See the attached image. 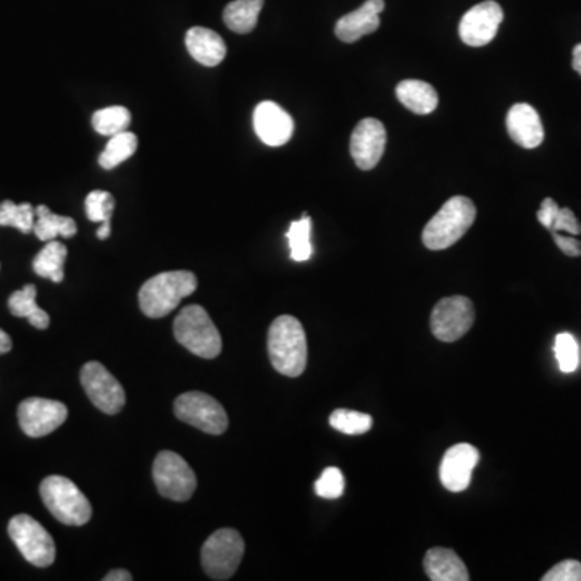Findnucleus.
Segmentation results:
<instances>
[{"label": "nucleus", "mask_w": 581, "mask_h": 581, "mask_svg": "<svg viewBox=\"0 0 581 581\" xmlns=\"http://www.w3.org/2000/svg\"><path fill=\"white\" fill-rule=\"evenodd\" d=\"M268 356L276 372L285 377H301L307 367V338L302 323L291 315H281L268 330Z\"/></svg>", "instance_id": "obj_1"}, {"label": "nucleus", "mask_w": 581, "mask_h": 581, "mask_svg": "<svg viewBox=\"0 0 581 581\" xmlns=\"http://www.w3.org/2000/svg\"><path fill=\"white\" fill-rule=\"evenodd\" d=\"M197 278L194 273L164 272L152 276L139 289V307L149 318H164L172 314L184 297L196 291Z\"/></svg>", "instance_id": "obj_2"}, {"label": "nucleus", "mask_w": 581, "mask_h": 581, "mask_svg": "<svg viewBox=\"0 0 581 581\" xmlns=\"http://www.w3.org/2000/svg\"><path fill=\"white\" fill-rule=\"evenodd\" d=\"M475 218L477 209L469 197H451L425 226L423 244L430 251H444L454 246L470 230Z\"/></svg>", "instance_id": "obj_3"}, {"label": "nucleus", "mask_w": 581, "mask_h": 581, "mask_svg": "<svg viewBox=\"0 0 581 581\" xmlns=\"http://www.w3.org/2000/svg\"><path fill=\"white\" fill-rule=\"evenodd\" d=\"M173 333L176 341L194 356L215 359L222 352L220 331L201 306L184 307L175 318Z\"/></svg>", "instance_id": "obj_4"}, {"label": "nucleus", "mask_w": 581, "mask_h": 581, "mask_svg": "<svg viewBox=\"0 0 581 581\" xmlns=\"http://www.w3.org/2000/svg\"><path fill=\"white\" fill-rule=\"evenodd\" d=\"M39 493L44 506L63 525L83 527L84 523L91 520L92 507L89 499L72 480L52 475L42 481Z\"/></svg>", "instance_id": "obj_5"}, {"label": "nucleus", "mask_w": 581, "mask_h": 581, "mask_svg": "<svg viewBox=\"0 0 581 581\" xmlns=\"http://www.w3.org/2000/svg\"><path fill=\"white\" fill-rule=\"evenodd\" d=\"M243 556V536L233 528H222L215 531L202 546V567L212 580H230Z\"/></svg>", "instance_id": "obj_6"}, {"label": "nucleus", "mask_w": 581, "mask_h": 581, "mask_svg": "<svg viewBox=\"0 0 581 581\" xmlns=\"http://www.w3.org/2000/svg\"><path fill=\"white\" fill-rule=\"evenodd\" d=\"M152 477L159 493L176 502L193 498L197 488L196 473L183 457L172 451L159 452L155 457Z\"/></svg>", "instance_id": "obj_7"}, {"label": "nucleus", "mask_w": 581, "mask_h": 581, "mask_svg": "<svg viewBox=\"0 0 581 581\" xmlns=\"http://www.w3.org/2000/svg\"><path fill=\"white\" fill-rule=\"evenodd\" d=\"M9 535L21 556L36 567H49L55 561V543L38 520L26 514L15 515L9 523Z\"/></svg>", "instance_id": "obj_8"}, {"label": "nucleus", "mask_w": 581, "mask_h": 581, "mask_svg": "<svg viewBox=\"0 0 581 581\" xmlns=\"http://www.w3.org/2000/svg\"><path fill=\"white\" fill-rule=\"evenodd\" d=\"M175 415L209 435H222L228 428V415L217 399L199 391L181 394L175 401Z\"/></svg>", "instance_id": "obj_9"}, {"label": "nucleus", "mask_w": 581, "mask_h": 581, "mask_svg": "<svg viewBox=\"0 0 581 581\" xmlns=\"http://www.w3.org/2000/svg\"><path fill=\"white\" fill-rule=\"evenodd\" d=\"M475 322V309L469 297H444L431 312L430 327L436 339L454 343L469 333Z\"/></svg>", "instance_id": "obj_10"}, {"label": "nucleus", "mask_w": 581, "mask_h": 581, "mask_svg": "<svg viewBox=\"0 0 581 581\" xmlns=\"http://www.w3.org/2000/svg\"><path fill=\"white\" fill-rule=\"evenodd\" d=\"M81 385L92 404L104 414L115 415L125 407V389L99 362H88L81 368Z\"/></svg>", "instance_id": "obj_11"}, {"label": "nucleus", "mask_w": 581, "mask_h": 581, "mask_svg": "<svg viewBox=\"0 0 581 581\" xmlns=\"http://www.w3.org/2000/svg\"><path fill=\"white\" fill-rule=\"evenodd\" d=\"M68 417L65 404L52 399L30 398L18 407L21 430L30 438H42L62 427Z\"/></svg>", "instance_id": "obj_12"}, {"label": "nucleus", "mask_w": 581, "mask_h": 581, "mask_svg": "<svg viewBox=\"0 0 581 581\" xmlns=\"http://www.w3.org/2000/svg\"><path fill=\"white\" fill-rule=\"evenodd\" d=\"M502 20L504 12L498 2L494 0L481 2L472 7L460 20V39L470 47L486 46L496 38Z\"/></svg>", "instance_id": "obj_13"}, {"label": "nucleus", "mask_w": 581, "mask_h": 581, "mask_svg": "<svg viewBox=\"0 0 581 581\" xmlns=\"http://www.w3.org/2000/svg\"><path fill=\"white\" fill-rule=\"evenodd\" d=\"M480 462V452L469 443L452 446L439 465V480L451 493H462L470 486L472 473Z\"/></svg>", "instance_id": "obj_14"}, {"label": "nucleus", "mask_w": 581, "mask_h": 581, "mask_svg": "<svg viewBox=\"0 0 581 581\" xmlns=\"http://www.w3.org/2000/svg\"><path fill=\"white\" fill-rule=\"evenodd\" d=\"M386 147L385 125L377 118H364L351 136V154L360 170L377 167Z\"/></svg>", "instance_id": "obj_15"}, {"label": "nucleus", "mask_w": 581, "mask_h": 581, "mask_svg": "<svg viewBox=\"0 0 581 581\" xmlns=\"http://www.w3.org/2000/svg\"><path fill=\"white\" fill-rule=\"evenodd\" d=\"M254 128L262 143L285 146L294 133V122L283 107L272 101L260 102L254 110Z\"/></svg>", "instance_id": "obj_16"}, {"label": "nucleus", "mask_w": 581, "mask_h": 581, "mask_svg": "<svg viewBox=\"0 0 581 581\" xmlns=\"http://www.w3.org/2000/svg\"><path fill=\"white\" fill-rule=\"evenodd\" d=\"M385 10V0H367L362 7L339 18L335 33L343 42L359 41L380 28V13Z\"/></svg>", "instance_id": "obj_17"}, {"label": "nucleus", "mask_w": 581, "mask_h": 581, "mask_svg": "<svg viewBox=\"0 0 581 581\" xmlns=\"http://www.w3.org/2000/svg\"><path fill=\"white\" fill-rule=\"evenodd\" d=\"M507 131L515 144L525 149H535L544 141V128L540 115L530 104H515L507 113Z\"/></svg>", "instance_id": "obj_18"}, {"label": "nucleus", "mask_w": 581, "mask_h": 581, "mask_svg": "<svg viewBox=\"0 0 581 581\" xmlns=\"http://www.w3.org/2000/svg\"><path fill=\"white\" fill-rule=\"evenodd\" d=\"M186 49L204 67H217L225 60L226 44L222 36L202 26H194L186 33Z\"/></svg>", "instance_id": "obj_19"}, {"label": "nucleus", "mask_w": 581, "mask_h": 581, "mask_svg": "<svg viewBox=\"0 0 581 581\" xmlns=\"http://www.w3.org/2000/svg\"><path fill=\"white\" fill-rule=\"evenodd\" d=\"M423 567L433 581H469V570L452 549L433 548L427 552Z\"/></svg>", "instance_id": "obj_20"}, {"label": "nucleus", "mask_w": 581, "mask_h": 581, "mask_svg": "<svg viewBox=\"0 0 581 581\" xmlns=\"http://www.w3.org/2000/svg\"><path fill=\"white\" fill-rule=\"evenodd\" d=\"M396 96L406 109L417 115H428L438 107V92L431 84L420 80L401 81L396 88Z\"/></svg>", "instance_id": "obj_21"}, {"label": "nucleus", "mask_w": 581, "mask_h": 581, "mask_svg": "<svg viewBox=\"0 0 581 581\" xmlns=\"http://www.w3.org/2000/svg\"><path fill=\"white\" fill-rule=\"evenodd\" d=\"M36 217L38 220L34 222V235L44 243L54 241L57 236L73 238L78 233V226L73 218L52 214L46 205L36 207Z\"/></svg>", "instance_id": "obj_22"}, {"label": "nucleus", "mask_w": 581, "mask_h": 581, "mask_svg": "<svg viewBox=\"0 0 581 581\" xmlns=\"http://www.w3.org/2000/svg\"><path fill=\"white\" fill-rule=\"evenodd\" d=\"M265 0H233L226 5L223 21L231 31L238 34L251 33L257 26Z\"/></svg>", "instance_id": "obj_23"}, {"label": "nucleus", "mask_w": 581, "mask_h": 581, "mask_svg": "<svg viewBox=\"0 0 581 581\" xmlns=\"http://www.w3.org/2000/svg\"><path fill=\"white\" fill-rule=\"evenodd\" d=\"M36 286L26 285L25 288L10 296L9 309L15 317L26 318L38 330H46L51 323V317L36 304Z\"/></svg>", "instance_id": "obj_24"}, {"label": "nucleus", "mask_w": 581, "mask_h": 581, "mask_svg": "<svg viewBox=\"0 0 581 581\" xmlns=\"http://www.w3.org/2000/svg\"><path fill=\"white\" fill-rule=\"evenodd\" d=\"M67 247L63 246L59 241H49L46 247L39 252L33 260V270L38 273L41 278L54 281V283H62L65 278L63 272V265L67 260Z\"/></svg>", "instance_id": "obj_25"}, {"label": "nucleus", "mask_w": 581, "mask_h": 581, "mask_svg": "<svg viewBox=\"0 0 581 581\" xmlns=\"http://www.w3.org/2000/svg\"><path fill=\"white\" fill-rule=\"evenodd\" d=\"M136 149H138L136 134L130 133L128 130L115 134V136L110 138L105 151L99 155V165L104 170H112V168L118 167V165L130 159Z\"/></svg>", "instance_id": "obj_26"}, {"label": "nucleus", "mask_w": 581, "mask_h": 581, "mask_svg": "<svg viewBox=\"0 0 581 581\" xmlns=\"http://www.w3.org/2000/svg\"><path fill=\"white\" fill-rule=\"evenodd\" d=\"M131 125L130 110L122 105H112L105 109L97 110L92 115V128L102 136H115L128 130Z\"/></svg>", "instance_id": "obj_27"}, {"label": "nucleus", "mask_w": 581, "mask_h": 581, "mask_svg": "<svg viewBox=\"0 0 581 581\" xmlns=\"http://www.w3.org/2000/svg\"><path fill=\"white\" fill-rule=\"evenodd\" d=\"M312 235V220L309 215H304L301 220L291 223L286 238H288L291 259L294 262H307L314 254V247L310 243Z\"/></svg>", "instance_id": "obj_28"}, {"label": "nucleus", "mask_w": 581, "mask_h": 581, "mask_svg": "<svg viewBox=\"0 0 581 581\" xmlns=\"http://www.w3.org/2000/svg\"><path fill=\"white\" fill-rule=\"evenodd\" d=\"M34 217L36 209L28 202L15 204L12 201H4L0 204V226H13L28 235L34 230Z\"/></svg>", "instance_id": "obj_29"}, {"label": "nucleus", "mask_w": 581, "mask_h": 581, "mask_svg": "<svg viewBox=\"0 0 581 581\" xmlns=\"http://www.w3.org/2000/svg\"><path fill=\"white\" fill-rule=\"evenodd\" d=\"M330 425L344 435H364L372 428L373 420L356 410L338 409L330 415Z\"/></svg>", "instance_id": "obj_30"}, {"label": "nucleus", "mask_w": 581, "mask_h": 581, "mask_svg": "<svg viewBox=\"0 0 581 581\" xmlns=\"http://www.w3.org/2000/svg\"><path fill=\"white\" fill-rule=\"evenodd\" d=\"M554 352H556L557 364L564 373H572L580 365V347L577 339L573 338L570 333H561L556 336L554 343Z\"/></svg>", "instance_id": "obj_31"}, {"label": "nucleus", "mask_w": 581, "mask_h": 581, "mask_svg": "<svg viewBox=\"0 0 581 581\" xmlns=\"http://www.w3.org/2000/svg\"><path fill=\"white\" fill-rule=\"evenodd\" d=\"M113 210H115V199L107 191H92L86 197V215L94 223L110 222Z\"/></svg>", "instance_id": "obj_32"}, {"label": "nucleus", "mask_w": 581, "mask_h": 581, "mask_svg": "<svg viewBox=\"0 0 581 581\" xmlns=\"http://www.w3.org/2000/svg\"><path fill=\"white\" fill-rule=\"evenodd\" d=\"M344 486H346V481H344L341 470L336 469V467H328L315 481V493L320 498L338 499L343 496Z\"/></svg>", "instance_id": "obj_33"}, {"label": "nucleus", "mask_w": 581, "mask_h": 581, "mask_svg": "<svg viewBox=\"0 0 581 581\" xmlns=\"http://www.w3.org/2000/svg\"><path fill=\"white\" fill-rule=\"evenodd\" d=\"M543 581H581V562L564 561L554 565Z\"/></svg>", "instance_id": "obj_34"}, {"label": "nucleus", "mask_w": 581, "mask_h": 581, "mask_svg": "<svg viewBox=\"0 0 581 581\" xmlns=\"http://www.w3.org/2000/svg\"><path fill=\"white\" fill-rule=\"evenodd\" d=\"M551 233H569V235L575 236L580 235L581 225L578 222L577 217L573 214L570 209H559V214H557L556 220L552 223Z\"/></svg>", "instance_id": "obj_35"}, {"label": "nucleus", "mask_w": 581, "mask_h": 581, "mask_svg": "<svg viewBox=\"0 0 581 581\" xmlns=\"http://www.w3.org/2000/svg\"><path fill=\"white\" fill-rule=\"evenodd\" d=\"M559 209H561V207L556 204V201H552L551 197H546V199H544L540 210H538V220H540V223L544 228L551 230L552 223H554L557 214H559Z\"/></svg>", "instance_id": "obj_36"}, {"label": "nucleus", "mask_w": 581, "mask_h": 581, "mask_svg": "<svg viewBox=\"0 0 581 581\" xmlns=\"http://www.w3.org/2000/svg\"><path fill=\"white\" fill-rule=\"evenodd\" d=\"M552 239H554V243L557 244V247L565 255H569V257H580L581 243L578 239L572 238V236L561 235V233H552Z\"/></svg>", "instance_id": "obj_37"}, {"label": "nucleus", "mask_w": 581, "mask_h": 581, "mask_svg": "<svg viewBox=\"0 0 581 581\" xmlns=\"http://www.w3.org/2000/svg\"><path fill=\"white\" fill-rule=\"evenodd\" d=\"M105 581H131L133 577H131V573L128 570L118 569L112 570L109 575H105Z\"/></svg>", "instance_id": "obj_38"}, {"label": "nucleus", "mask_w": 581, "mask_h": 581, "mask_svg": "<svg viewBox=\"0 0 581 581\" xmlns=\"http://www.w3.org/2000/svg\"><path fill=\"white\" fill-rule=\"evenodd\" d=\"M12 347V338H10V336L7 335L4 330H0V356L12 351Z\"/></svg>", "instance_id": "obj_39"}, {"label": "nucleus", "mask_w": 581, "mask_h": 581, "mask_svg": "<svg viewBox=\"0 0 581 581\" xmlns=\"http://www.w3.org/2000/svg\"><path fill=\"white\" fill-rule=\"evenodd\" d=\"M573 70L581 76V44L573 49Z\"/></svg>", "instance_id": "obj_40"}, {"label": "nucleus", "mask_w": 581, "mask_h": 581, "mask_svg": "<svg viewBox=\"0 0 581 581\" xmlns=\"http://www.w3.org/2000/svg\"><path fill=\"white\" fill-rule=\"evenodd\" d=\"M110 231H112V228H110V222L101 223V228L97 230V238L102 239V241H104V239L109 238Z\"/></svg>", "instance_id": "obj_41"}]
</instances>
